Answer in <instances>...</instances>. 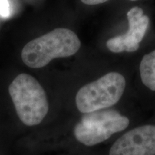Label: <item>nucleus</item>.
<instances>
[{
  "instance_id": "1",
  "label": "nucleus",
  "mask_w": 155,
  "mask_h": 155,
  "mask_svg": "<svg viewBox=\"0 0 155 155\" xmlns=\"http://www.w3.org/2000/svg\"><path fill=\"white\" fill-rule=\"evenodd\" d=\"M81 45L74 32L66 28H57L25 45L22 50V59L28 67L40 68L55 58L75 55Z\"/></svg>"
},
{
  "instance_id": "2",
  "label": "nucleus",
  "mask_w": 155,
  "mask_h": 155,
  "mask_svg": "<svg viewBox=\"0 0 155 155\" xmlns=\"http://www.w3.org/2000/svg\"><path fill=\"white\" fill-rule=\"evenodd\" d=\"M9 93L19 119L29 127L42 121L49 111L46 93L32 75L22 73L9 87Z\"/></svg>"
},
{
  "instance_id": "3",
  "label": "nucleus",
  "mask_w": 155,
  "mask_h": 155,
  "mask_svg": "<svg viewBox=\"0 0 155 155\" xmlns=\"http://www.w3.org/2000/svg\"><path fill=\"white\" fill-rule=\"evenodd\" d=\"M129 119L115 110H98L84 114L74 127L76 140L85 146L93 147L120 132L129 125Z\"/></svg>"
},
{
  "instance_id": "4",
  "label": "nucleus",
  "mask_w": 155,
  "mask_h": 155,
  "mask_svg": "<svg viewBox=\"0 0 155 155\" xmlns=\"http://www.w3.org/2000/svg\"><path fill=\"white\" fill-rule=\"evenodd\" d=\"M126 88V80L121 74L111 72L79 89L75 104L83 114L105 109L121 99Z\"/></svg>"
},
{
  "instance_id": "5",
  "label": "nucleus",
  "mask_w": 155,
  "mask_h": 155,
  "mask_svg": "<svg viewBox=\"0 0 155 155\" xmlns=\"http://www.w3.org/2000/svg\"><path fill=\"white\" fill-rule=\"evenodd\" d=\"M108 155H155V126H141L127 131L112 144Z\"/></svg>"
},
{
  "instance_id": "6",
  "label": "nucleus",
  "mask_w": 155,
  "mask_h": 155,
  "mask_svg": "<svg viewBox=\"0 0 155 155\" xmlns=\"http://www.w3.org/2000/svg\"><path fill=\"white\" fill-rule=\"evenodd\" d=\"M129 30L125 34L112 38L106 42L108 49L112 53H132L139 48V43L148 28L150 19L144 14L143 9L138 7H132L127 14Z\"/></svg>"
},
{
  "instance_id": "7",
  "label": "nucleus",
  "mask_w": 155,
  "mask_h": 155,
  "mask_svg": "<svg viewBox=\"0 0 155 155\" xmlns=\"http://www.w3.org/2000/svg\"><path fill=\"white\" fill-rule=\"evenodd\" d=\"M139 71L141 81L144 86L155 91V50L143 57Z\"/></svg>"
},
{
  "instance_id": "8",
  "label": "nucleus",
  "mask_w": 155,
  "mask_h": 155,
  "mask_svg": "<svg viewBox=\"0 0 155 155\" xmlns=\"http://www.w3.org/2000/svg\"><path fill=\"white\" fill-rule=\"evenodd\" d=\"M10 15L11 9L9 0H0V17L7 19L9 18Z\"/></svg>"
},
{
  "instance_id": "9",
  "label": "nucleus",
  "mask_w": 155,
  "mask_h": 155,
  "mask_svg": "<svg viewBox=\"0 0 155 155\" xmlns=\"http://www.w3.org/2000/svg\"><path fill=\"white\" fill-rule=\"evenodd\" d=\"M81 1L87 5H96L105 3L108 0H81Z\"/></svg>"
},
{
  "instance_id": "10",
  "label": "nucleus",
  "mask_w": 155,
  "mask_h": 155,
  "mask_svg": "<svg viewBox=\"0 0 155 155\" xmlns=\"http://www.w3.org/2000/svg\"><path fill=\"white\" fill-rule=\"evenodd\" d=\"M130 1H137V0H130Z\"/></svg>"
}]
</instances>
